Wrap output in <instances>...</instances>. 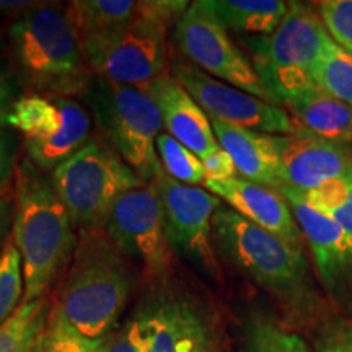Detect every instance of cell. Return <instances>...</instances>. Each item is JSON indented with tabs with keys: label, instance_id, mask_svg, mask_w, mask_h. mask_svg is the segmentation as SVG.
I'll list each match as a JSON object with an SVG mask.
<instances>
[{
	"label": "cell",
	"instance_id": "4fadbf2b",
	"mask_svg": "<svg viewBox=\"0 0 352 352\" xmlns=\"http://www.w3.org/2000/svg\"><path fill=\"white\" fill-rule=\"evenodd\" d=\"M162 199L165 233L175 256L188 259L206 274L217 277L214 243V214L222 206L215 195L197 186L175 182L165 173L153 182Z\"/></svg>",
	"mask_w": 352,
	"mask_h": 352
},
{
	"label": "cell",
	"instance_id": "e0dca14e",
	"mask_svg": "<svg viewBox=\"0 0 352 352\" xmlns=\"http://www.w3.org/2000/svg\"><path fill=\"white\" fill-rule=\"evenodd\" d=\"M142 90L157 104L166 134L182 142L201 160L219 151V140L208 113L184 90L173 74H164Z\"/></svg>",
	"mask_w": 352,
	"mask_h": 352
},
{
	"label": "cell",
	"instance_id": "6da1fadb",
	"mask_svg": "<svg viewBox=\"0 0 352 352\" xmlns=\"http://www.w3.org/2000/svg\"><path fill=\"white\" fill-rule=\"evenodd\" d=\"M103 352H228L217 308L178 272L144 279L124 320L103 338Z\"/></svg>",
	"mask_w": 352,
	"mask_h": 352
},
{
	"label": "cell",
	"instance_id": "d590c367",
	"mask_svg": "<svg viewBox=\"0 0 352 352\" xmlns=\"http://www.w3.org/2000/svg\"><path fill=\"white\" fill-rule=\"evenodd\" d=\"M6 215H7V208H6V201L0 197V233L3 230V226H6Z\"/></svg>",
	"mask_w": 352,
	"mask_h": 352
},
{
	"label": "cell",
	"instance_id": "ac0fdd59",
	"mask_svg": "<svg viewBox=\"0 0 352 352\" xmlns=\"http://www.w3.org/2000/svg\"><path fill=\"white\" fill-rule=\"evenodd\" d=\"M280 195L287 199L303 240L310 245L316 274L324 287L333 292L352 261L351 246L344 232L328 214L308 204L300 192L284 188Z\"/></svg>",
	"mask_w": 352,
	"mask_h": 352
},
{
	"label": "cell",
	"instance_id": "603a6c76",
	"mask_svg": "<svg viewBox=\"0 0 352 352\" xmlns=\"http://www.w3.org/2000/svg\"><path fill=\"white\" fill-rule=\"evenodd\" d=\"M51 314L46 297L21 302L19 310L0 324V352H36Z\"/></svg>",
	"mask_w": 352,
	"mask_h": 352
},
{
	"label": "cell",
	"instance_id": "83f0119b",
	"mask_svg": "<svg viewBox=\"0 0 352 352\" xmlns=\"http://www.w3.org/2000/svg\"><path fill=\"white\" fill-rule=\"evenodd\" d=\"M36 352H103V340H90L72 327L54 303Z\"/></svg>",
	"mask_w": 352,
	"mask_h": 352
},
{
	"label": "cell",
	"instance_id": "5bb4252c",
	"mask_svg": "<svg viewBox=\"0 0 352 352\" xmlns=\"http://www.w3.org/2000/svg\"><path fill=\"white\" fill-rule=\"evenodd\" d=\"M170 72L209 118L274 135L290 134L297 127L284 108L220 82L186 59L171 57Z\"/></svg>",
	"mask_w": 352,
	"mask_h": 352
},
{
	"label": "cell",
	"instance_id": "d4e9b609",
	"mask_svg": "<svg viewBox=\"0 0 352 352\" xmlns=\"http://www.w3.org/2000/svg\"><path fill=\"white\" fill-rule=\"evenodd\" d=\"M315 83L352 107V56L327 36L315 70Z\"/></svg>",
	"mask_w": 352,
	"mask_h": 352
},
{
	"label": "cell",
	"instance_id": "52a82bcc",
	"mask_svg": "<svg viewBox=\"0 0 352 352\" xmlns=\"http://www.w3.org/2000/svg\"><path fill=\"white\" fill-rule=\"evenodd\" d=\"M328 32L314 7L289 2V10L267 36L246 38L252 63L277 107L315 85V70Z\"/></svg>",
	"mask_w": 352,
	"mask_h": 352
},
{
	"label": "cell",
	"instance_id": "e575fe53",
	"mask_svg": "<svg viewBox=\"0 0 352 352\" xmlns=\"http://www.w3.org/2000/svg\"><path fill=\"white\" fill-rule=\"evenodd\" d=\"M32 2H0V10H25V8H34L32 7Z\"/></svg>",
	"mask_w": 352,
	"mask_h": 352
},
{
	"label": "cell",
	"instance_id": "d6986e66",
	"mask_svg": "<svg viewBox=\"0 0 352 352\" xmlns=\"http://www.w3.org/2000/svg\"><path fill=\"white\" fill-rule=\"evenodd\" d=\"M209 120L219 145L232 157L240 176L279 192L283 191L284 183L272 134L246 129L215 118Z\"/></svg>",
	"mask_w": 352,
	"mask_h": 352
},
{
	"label": "cell",
	"instance_id": "ba28073f",
	"mask_svg": "<svg viewBox=\"0 0 352 352\" xmlns=\"http://www.w3.org/2000/svg\"><path fill=\"white\" fill-rule=\"evenodd\" d=\"M51 178L78 227H103L118 197L144 184L120 153L98 140L57 166Z\"/></svg>",
	"mask_w": 352,
	"mask_h": 352
},
{
	"label": "cell",
	"instance_id": "44dd1931",
	"mask_svg": "<svg viewBox=\"0 0 352 352\" xmlns=\"http://www.w3.org/2000/svg\"><path fill=\"white\" fill-rule=\"evenodd\" d=\"M227 32L250 36H267L274 33L289 10L283 0H208Z\"/></svg>",
	"mask_w": 352,
	"mask_h": 352
},
{
	"label": "cell",
	"instance_id": "2e32d148",
	"mask_svg": "<svg viewBox=\"0 0 352 352\" xmlns=\"http://www.w3.org/2000/svg\"><path fill=\"white\" fill-rule=\"evenodd\" d=\"M204 186L248 222L302 248V230L287 199L279 191L239 176L226 182H206Z\"/></svg>",
	"mask_w": 352,
	"mask_h": 352
},
{
	"label": "cell",
	"instance_id": "9a60e30c",
	"mask_svg": "<svg viewBox=\"0 0 352 352\" xmlns=\"http://www.w3.org/2000/svg\"><path fill=\"white\" fill-rule=\"evenodd\" d=\"M284 188L297 192L316 191L352 175V153L297 124L290 134H272Z\"/></svg>",
	"mask_w": 352,
	"mask_h": 352
},
{
	"label": "cell",
	"instance_id": "d6a6232c",
	"mask_svg": "<svg viewBox=\"0 0 352 352\" xmlns=\"http://www.w3.org/2000/svg\"><path fill=\"white\" fill-rule=\"evenodd\" d=\"M15 171V147L6 132L0 131V191L7 186Z\"/></svg>",
	"mask_w": 352,
	"mask_h": 352
},
{
	"label": "cell",
	"instance_id": "3957f363",
	"mask_svg": "<svg viewBox=\"0 0 352 352\" xmlns=\"http://www.w3.org/2000/svg\"><path fill=\"white\" fill-rule=\"evenodd\" d=\"M135 266L104 227H80L56 300L65 320L90 340H103L121 323L134 292Z\"/></svg>",
	"mask_w": 352,
	"mask_h": 352
},
{
	"label": "cell",
	"instance_id": "f546056e",
	"mask_svg": "<svg viewBox=\"0 0 352 352\" xmlns=\"http://www.w3.org/2000/svg\"><path fill=\"white\" fill-rule=\"evenodd\" d=\"M315 10L333 41L352 56V0H323Z\"/></svg>",
	"mask_w": 352,
	"mask_h": 352
},
{
	"label": "cell",
	"instance_id": "7c38bea8",
	"mask_svg": "<svg viewBox=\"0 0 352 352\" xmlns=\"http://www.w3.org/2000/svg\"><path fill=\"white\" fill-rule=\"evenodd\" d=\"M107 85L101 116L114 151L144 183H153L164 175L155 145L164 129L160 111L142 88Z\"/></svg>",
	"mask_w": 352,
	"mask_h": 352
},
{
	"label": "cell",
	"instance_id": "4316f807",
	"mask_svg": "<svg viewBox=\"0 0 352 352\" xmlns=\"http://www.w3.org/2000/svg\"><path fill=\"white\" fill-rule=\"evenodd\" d=\"M157 155L160 160L164 173L175 182L196 186L206 183L204 168L201 158L184 147L182 142L162 132L157 138Z\"/></svg>",
	"mask_w": 352,
	"mask_h": 352
},
{
	"label": "cell",
	"instance_id": "1f68e13d",
	"mask_svg": "<svg viewBox=\"0 0 352 352\" xmlns=\"http://www.w3.org/2000/svg\"><path fill=\"white\" fill-rule=\"evenodd\" d=\"M201 162L202 168H204L206 182H226V179L236 178V175H239L232 157L222 147L217 152L202 158Z\"/></svg>",
	"mask_w": 352,
	"mask_h": 352
},
{
	"label": "cell",
	"instance_id": "484cf974",
	"mask_svg": "<svg viewBox=\"0 0 352 352\" xmlns=\"http://www.w3.org/2000/svg\"><path fill=\"white\" fill-rule=\"evenodd\" d=\"M300 195L308 204L328 214L342 228L352 252V175Z\"/></svg>",
	"mask_w": 352,
	"mask_h": 352
},
{
	"label": "cell",
	"instance_id": "5b68a950",
	"mask_svg": "<svg viewBox=\"0 0 352 352\" xmlns=\"http://www.w3.org/2000/svg\"><path fill=\"white\" fill-rule=\"evenodd\" d=\"M189 6L184 0H140L129 21L80 39L91 72L111 85L138 88L164 76L168 72L166 33Z\"/></svg>",
	"mask_w": 352,
	"mask_h": 352
},
{
	"label": "cell",
	"instance_id": "7a4b0ae2",
	"mask_svg": "<svg viewBox=\"0 0 352 352\" xmlns=\"http://www.w3.org/2000/svg\"><path fill=\"white\" fill-rule=\"evenodd\" d=\"M212 227L215 250L274 298L289 327L320 320L321 302L302 248L222 206L214 214Z\"/></svg>",
	"mask_w": 352,
	"mask_h": 352
},
{
	"label": "cell",
	"instance_id": "277c9868",
	"mask_svg": "<svg viewBox=\"0 0 352 352\" xmlns=\"http://www.w3.org/2000/svg\"><path fill=\"white\" fill-rule=\"evenodd\" d=\"M76 223L46 171L26 160L15 171L13 243L23 263L25 297H46L67 270L77 236Z\"/></svg>",
	"mask_w": 352,
	"mask_h": 352
},
{
	"label": "cell",
	"instance_id": "cb8c5ba5",
	"mask_svg": "<svg viewBox=\"0 0 352 352\" xmlns=\"http://www.w3.org/2000/svg\"><path fill=\"white\" fill-rule=\"evenodd\" d=\"M243 333L248 352H310L297 333L261 311L248 316Z\"/></svg>",
	"mask_w": 352,
	"mask_h": 352
},
{
	"label": "cell",
	"instance_id": "f1b7e54d",
	"mask_svg": "<svg viewBox=\"0 0 352 352\" xmlns=\"http://www.w3.org/2000/svg\"><path fill=\"white\" fill-rule=\"evenodd\" d=\"M25 297L23 263L13 240L0 253V324L19 310Z\"/></svg>",
	"mask_w": 352,
	"mask_h": 352
},
{
	"label": "cell",
	"instance_id": "9c48e42d",
	"mask_svg": "<svg viewBox=\"0 0 352 352\" xmlns=\"http://www.w3.org/2000/svg\"><path fill=\"white\" fill-rule=\"evenodd\" d=\"M8 124L25 138L28 160L54 171L90 142V118L76 100L33 94L13 104Z\"/></svg>",
	"mask_w": 352,
	"mask_h": 352
},
{
	"label": "cell",
	"instance_id": "836d02e7",
	"mask_svg": "<svg viewBox=\"0 0 352 352\" xmlns=\"http://www.w3.org/2000/svg\"><path fill=\"white\" fill-rule=\"evenodd\" d=\"M13 96H15V88L6 74L0 72V129L7 126L8 120H10L13 104L16 101L13 100Z\"/></svg>",
	"mask_w": 352,
	"mask_h": 352
},
{
	"label": "cell",
	"instance_id": "8992f818",
	"mask_svg": "<svg viewBox=\"0 0 352 352\" xmlns=\"http://www.w3.org/2000/svg\"><path fill=\"white\" fill-rule=\"evenodd\" d=\"M10 41L25 80L41 95L70 98L90 85L91 69L65 8H30L10 26Z\"/></svg>",
	"mask_w": 352,
	"mask_h": 352
},
{
	"label": "cell",
	"instance_id": "7402d4cb",
	"mask_svg": "<svg viewBox=\"0 0 352 352\" xmlns=\"http://www.w3.org/2000/svg\"><path fill=\"white\" fill-rule=\"evenodd\" d=\"M78 38L109 32L129 21L139 10L135 0H76L65 8Z\"/></svg>",
	"mask_w": 352,
	"mask_h": 352
},
{
	"label": "cell",
	"instance_id": "30bf717a",
	"mask_svg": "<svg viewBox=\"0 0 352 352\" xmlns=\"http://www.w3.org/2000/svg\"><path fill=\"white\" fill-rule=\"evenodd\" d=\"M173 39L179 52L210 77L274 103L248 56L230 39L208 0H197L175 23Z\"/></svg>",
	"mask_w": 352,
	"mask_h": 352
},
{
	"label": "cell",
	"instance_id": "8fae6325",
	"mask_svg": "<svg viewBox=\"0 0 352 352\" xmlns=\"http://www.w3.org/2000/svg\"><path fill=\"white\" fill-rule=\"evenodd\" d=\"M103 227L121 253L140 267L142 279L162 276L175 267L162 199L153 183L140 184L118 197Z\"/></svg>",
	"mask_w": 352,
	"mask_h": 352
},
{
	"label": "cell",
	"instance_id": "ffe728a7",
	"mask_svg": "<svg viewBox=\"0 0 352 352\" xmlns=\"http://www.w3.org/2000/svg\"><path fill=\"white\" fill-rule=\"evenodd\" d=\"M283 107L303 129L338 144L352 142V107L316 83L298 91Z\"/></svg>",
	"mask_w": 352,
	"mask_h": 352
},
{
	"label": "cell",
	"instance_id": "4dcf8cb0",
	"mask_svg": "<svg viewBox=\"0 0 352 352\" xmlns=\"http://www.w3.org/2000/svg\"><path fill=\"white\" fill-rule=\"evenodd\" d=\"M315 352H352V321L342 316L318 320L314 329Z\"/></svg>",
	"mask_w": 352,
	"mask_h": 352
}]
</instances>
